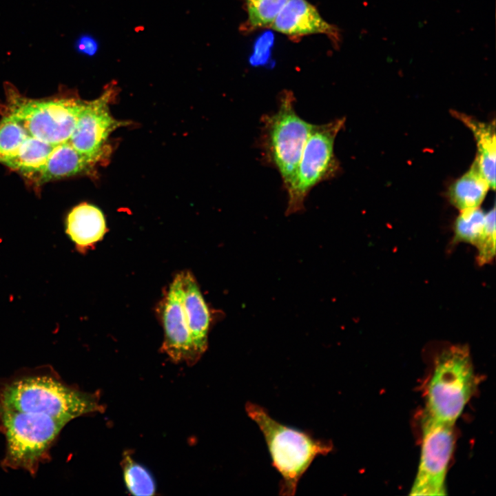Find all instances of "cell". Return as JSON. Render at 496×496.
I'll use <instances>...</instances> for the list:
<instances>
[{"label":"cell","mask_w":496,"mask_h":496,"mask_svg":"<svg viewBox=\"0 0 496 496\" xmlns=\"http://www.w3.org/2000/svg\"><path fill=\"white\" fill-rule=\"evenodd\" d=\"M0 408L48 415L69 422L103 413L99 391H83L66 384L50 368L28 370L0 386Z\"/></svg>","instance_id":"1"},{"label":"cell","mask_w":496,"mask_h":496,"mask_svg":"<svg viewBox=\"0 0 496 496\" xmlns=\"http://www.w3.org/2000/svg\"><path fill=\"white\" fill-rule=\"evenodd\" d=\"M245 411L262 433L272 465L281 476L280 495H294L300 478L315 458L332 451L331 442L284 425L258 404L248 402Z\"/></svg>","instance_id":"2"},{"label":"cell","mask_w":496,"mask_h":496,"mask_svg":"<svg viewBox=\"0 0 496 496\" xmlns=\"http://www.w3.org/2000/svg\"><path fill=\"white\" fill-rule=\"evenodd\" d=\"M66 421L48 415L0 408V430L6 438L5 468L32 475L50 458V450Z\"/></svg>","instance_id":"3"},{"label":"cell","mask_w":496,"mask_h":496,"mask_svg":"<svg viewBox=\"0 0 496 496\" xmlns=\"http://www.w3.org/2000/svg\"><path fill=\"white\" fill-rule=\"evenodd\" d=\"M475 386L468 348L455 345L443 350L436 358L428 386L424 414L454 425Z\"/></svg>","instance_id":"4"},{"label":"cell","mask_w":496,"mask_h":496,"mask_svg":"<svg viewBox=\"0 0 496 496\" xmlns=\"http://www.w3.org/2000/svg\"><path fill=\"white\" fill-rule=\"evenodd\" d=\"M6 99L3 115L14 117L30 136L54 146L69 141L85 103L69 96L29 99L12 86L6 87Z\"/></svg>","instance_id":"5"},{"label":"cell","mask_w":496,"mask_h":496,"mask_svg":"<svg viewBox=\"0 0 496 496\" xmlns=\"http://www.w3.org/2000/svg\"><path fill=\"white\" fill-rule=\"evenodd\" d=\"M292 92L285 91L276 112L264 116L263 147L267 158L280 173L287 190L314 125L298 115Z\"/></svg>","instance_id":"6"},{"label":"cell","mask_w":496,"mask_h":496,"mask_svg":"<svg viewBox=\"0 0 496 496\" xmlns=\"http://www.w3.org/2000/svg\"><path fill=\"white\" fill-rule=\"evenodd\" d=\"M344 122L342 118L314 125L304 147L294 180L287 190V216L304 209L305 199L311 189L336 174L339 164L334 154V142Z\"/></svg>","instance_id":"7"},{"label":"cell","mask_w":496,"mask_h":496,"mask_svg":"<svg viewBox=\"0 0 496 496\" xmlns=\"http://www.w3.org/2000/svg\"><path fill=\"white\" fill-rule=\"evenodd\" d=\"M452 424L424 414L418 471L410 495H445L447 468L455 442Z\"/></svg>","instance_id":"8"},{"label":"cell","mask_w":496,"mask_h":496,"mask_svg":"<svg viewBox=\"0 0 496 496\" xmlns=\"http://www.w3.org/2000/svg\"><path fill=\"white\" fill-rule=\"evenodd\" d=\"M114 94L109 87L96 99L85 101L74 130L68 141L75 149L97 163L105 154V143L110 134L125 126V121L115 119L109 110Z\"/></svg>","instance_id":"9"},{"label":"cell","mask_w":496,"mask_h":496,"mask_svg":"<svg viewBox=\"0 0 496 496\" xmlns=\"http://www.w3.org/2000/svg\"><path fill=\"white\" fill-rule=\"evenodd\" d=\"M164 329L161 351L175 363L196 364L201 355L195 348L185 316L180 273L174 278L161 304Z\"/></svg>","instance_id":"10"},{"label":"cell","mask_w":496,"mask_h":496,"mask_svg":"<svg viewBox=\"0 0 496 496\" xmlns=\"http://www.w3.org/2000/svg\"><path fill=\"white\" fill-rule=\"evenodd\" d=\"M271 27L292 37L323 34L336 45L340 40L338 29L324 20L316 8L306 0H288Z\"/></svg>","instance_id":"11"},{"label":"cell","mask_w":496,"mask_h":496,"mask_svg":"<svg viewBox=\"0 0 496 496\" xmlns=\"http://www.w3.org/2000/svg\"><path fill=\"white\" fill-rule=\"evenodd\" d=\"M180 273L183 304L188 327L195 348L202 356L208 347L211 313L192 273L189 271Z\"/></svg>","instance_id":"12"},{"label":"cell","mask_w":496,"mask_h":496,"mask_svg":"<svg viewBox=\"0 0 496 496\" xmlns=\"http://www.w3.org/2000/svg\"><path fill=\"white\" fill-rule=\"evenodd\" d=\"M65 232L76 249L84 253L103 239L106 232L104 215L97 207L81 203L68 214Z\"/></svg>","instance_id":"13"},{"label":"cell","mask_w":496,"mask_h":496,"mask_svg":"<svg viewBox=\"0 0 496 496\" xmlns=\"http://www.w3.org/2000/svg\"><path fill=\"white\" fill-rule=\"evenodd\" d=\"M453 116L462 122L473 133L477 153L475 158L478 168L489 184L495 188V121L483 122L464 113L451 111Z\"/></svg>","instance_id":"14"},{"label":"cell","mask_w":496,"mask_h":496,"mask_svg":"<svg viewBox=\"0 0 496 496\" xmlns=\"http://www.w3.org/2000/svg\"><path fill=\"white\" fill-rule=\"evenodd\" d=\"M96 163L68 142L56 145L41 172L38 184L87 172Z\"/></svg>","instance_id":"15"},{"label":"cell","mask_w":496,"mask_h":496,"mask_svg":"<svg viewBox=\"0 0 496 496\" xmlns=\"http://www.w3.org/2000/svg\"><path fill=\"white\" fill-rule=\"evenodd\" d=\"M490 189L474 161L469 169L450 185L447 197L461 211L479 207Z\"/></svg>","instance_id":"16"},{"label":"cell","mask_w":496,"mask_h":496,"mask_svg":"<svg viewBox=\"0 0 496 496\" xmlns=\"http://www.w3.org/2000/svg\"><path fill=\"white\" fill-rule=\"evenodd\" d=\"M55 146L28 136L17 154L3 164L38 184L41 172Z\"/></svg>","instance_id":"17"},{"label":"cell","mask_w":496,"mask_h":496,"mask_svg":"<svg viewBox=\"0 0 496 496\" xmlns=\"http://www.w3.org/2000/svg\"><path fill=\"white\" fill-rule=\"evenodd\" d=\"M127 490L133 495L149 496L156 494L154 479L149 471L136 462L130 451H125L121 462Z\"/></svg>","instance_id":"18"},{"label":"cell","mask_w":496,"mask_h":496,"mask_svg":"<svg viewBox=\"0 0 496 496\" xmlns=\"http://www.w3.org/2000/svg\"><path fill=\"white\" fill-rule=\"evenodd\" d=\"M486 227V213L479 207L461 211L453 225V243L477 246Z\"/></svg>","instance_id":"19"},{"label":"cell","mask_w":496,"mask_h":496,"mask_svg":"<svg viewBox=\"0 0 496 496\" xmlns=\"http://www.w3.org/2000/svg\"><path fill=\"white\" fill-rule=\"evenodd\" d=\"M28 136L20 122L11 116L3 115L0 121V163L14 157Z\"/></svg>","instance_id":"20"},{"label":"cell","mask_w":496,"mask_h":496,"mask_svg":"<svg viewBox=\"0 0 496 496\" xmlns=\"http://www.w3.org/2000/svg\"><path fill=\"white\" fill-rule=\"evenodd\" d=\"M288 0H245L247 30L269 26Z\"/></svg>","instance_id":"21"},{"label":"cell","mask_w":496,"mask_h":496,"mask_svg":"<svg viewBox=\"0 0 496 496\" xmlns=\"http://www.w3.org/2000/svg\"><path fill=\"white\" fill-rule=\"evenodd\" d=\"M477 260L480 265L490 263L495 255V209L493 207L486 212L485 233L476 247Z\"/></svg>","instance_id":"22"},{"label":"cell","mask_w":496,"mask_h":496,"mask_svg":"<svg viewBox=\"0 0 496 496\" xmlns=\"http://www.w3.org/2000/svg\"><path fill=\"white\" fill-rule=\"evenodd\" d=\"M74 47L79 54L92 57L98 53L100 43L99 40L93 35L84 33L76 38Z\"/></svg>","instance_id":"23"}]
</instances>
